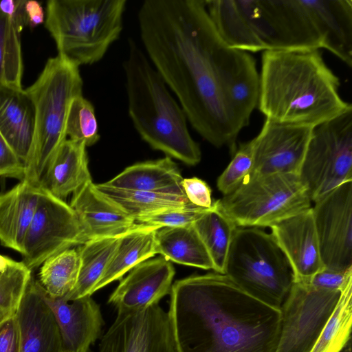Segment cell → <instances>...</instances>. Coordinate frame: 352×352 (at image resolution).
Masks as SVG:
<instances>
[{"instance_id": "6da1fadb", "label": "cell", "mask_w": 352, "mask_h": 352, "mask_svg": "<svg viewBox=\"0 0 352 352\" xmlns=\"http://www.w3.org/2000/svg\"><path fill=\"white\" fill-rule=\"evenodd\" d=\"M144 52L188 121L212 146L233 154L240 133L226 106L220 70L229 50L204 0H146L138 12Z\"/></svg>"}, {"instance_id": "7a4b0ae2", "label": "cell", "mask_w": 352, "mask_h": 352, "mask_svg": "<svg viewBox=\"0 0 352 352\" xmlns=\"http://www.w3.org/2000/svg\"><path fill=\"white\" fill-rule=\"evenodd\" d=\"M168 314L177 352H275L282 312L251 296L223 274L172 285Z\"/></svg>"}, {"instance_id": "3957f363", "label": "cell", "mask_w": 352, "mask_h": 352, "mask_svg": "<svg viewBox=\"0 0 352 352\" xmlns=\"http://www.w3.org/2000/svg\"><path fill=\"white\" fill-rule=\"evenodd\" d=\"M320 50H266L257 108L273 122L314 127L352 109Z\"/></svg>"}, {"instance_id": "277c9868", "label": "cell", "mask_w": 352, "mask_h": 352, "mask_svg": "<svg viewBox=\"0 0 352 352\" xmlns=\"http://www.w3.org/2000/svg\"><path fill=\"white\" fill-rule=\"evenodd\" d=\"M128 113L133 125L153 149L195 166L201 160L199 144L188 129L186 116L135 41L128 39L123 62Z\"/></svg>"}, {"instance_id": "5b68a950", "label": "cell", "mask_w": 352, "mask_h": 352, "mask_svg": "<svg viewBox=\"0 0 352 352\" xmlns=\"http://www.w3.org/2000/svg\"><path fill=\"white\" fill-rule=\"evenodd\" d=\"M80 67L57 55L49 58L34 82L25 89L34 109V133L24 163L23 179L40 185L45 170L67 139L65 126L72 100L82 95Z\"/></svg>"}, {"instance_id": "8992f818", "label": "cell", "mask_w": 352, "mask_h": 352, "mask_svg": "<svg viewBox=\"0 0 352 352\" xmlns=\"http://www.w3.org/2000/svg\"><path fill=\"white\" fill-rule=\"evenodd\" d=\"M126 0H50L45 26L58 55L79 67L100 61L123 30Z\"/></svg>"}, {"instance_id": "52a82bcc", "label": "cell", "mask_w": 352, "mask_h": 352, "mask_svg": "<svg viewBox=\"0 0 352 352\" xmlns=\"http://www.w3.org/2000/svg\"><path fill=\"white\" fill-rule=\"evenodd\" d=\"M223 274L245 292L280 309L294 281L292 267L272 234L255 227H237Z\"/></svg>"}, {"instance_id": "ba28073f", "label": "cell", "mask_w": 352, "mask_h": 352, "mask_svg": "<svg viewBox=\"0 0 352 352\" xmlns=\"http://www.w3.org/2000/svg\"><path fill=\"white\" fill-rule=\"evenodd\" d=\"M218 201L236 227H271L311 208L307 189L297 174L251 173Z\"/></svg>"}, {"instance_id": "9c48e42d", "label": "cell", "mask_w": 352, "mask_h": 352, "mask_svg": "<svg viewBox=\"0 0 352 352\" xmlns=\"http://www.w3.org/2000/svg\"><path fill=\"white\" fill-rule=\"evenodd\" d=\"M299 176L314 203L352 181V109L313 128Z\"/></svg>"}, {"instance_id": "30bf717a", "label": "cell", "mask_w": 352, "mask_h": 352, "mask_svg": "<svg viewBox=\"0 0 352 352\" xmlns=\"http://www.w3.org/2000/svg\"><path fill=\"white\" fill-rule=\"evenodd\" d=\"M266 50L322 49V39L302 0H236Z\"/></svg>"}, {"instance_id": "8fae6325", "label": "cell", "mask_w": 352, "mask_h": 352, "mask_svg": "<svg viewBox=\"0 0 352 352\" xmlns=\"http://www.w3.org/2000/svg\"><path fill=\"white\" fill-rule=\"evenodd\" d=\"M85 242L74 209L41 186L36 210L23 243V263L32 271L47 258Z\"/></svg>"}, {"instance_id": "7c38bea8", "label": "cell", "mask_w": 352, "mask_h": 352, "mask_svg": "<svg viewBox=\"0 0 352 352\" xmlns=\"http://www.w3.org/2000/svg\"><path fill=\"white\" fill-rule=\"evenodd\" d=\"M340 295V290L294 283L280 307L281 329L275 352H309Z\"/></svg>"}, {"instance_id": "4fadbf2b", "label": "cell", "mask_w": 352, "mask_h": 352, "mask_svg": "<svg viewBox=\"0 0 352 352\" xmlns=\"http://www.w3.org/2000/svg\"><path fill=\"white\" fill-rule=\"evenodd\" d=\"M324 268L352 267V181L338 186L311 207Z\"/></svg>"}, {"instance_id": "5bb4252c", "label": "cell", "mask_w": 352, "mask_h": 352, "mask_svg": "<svg viewBox=\"0 0 352 352\" xmlns=\"http://www.w3.org/2000/svg\"><path fill=\"white\" fill-rule=\"evenodd\" d=\"M99 352H177L168 312L158 304L118 312L101 339Z\"/></svg>"}, {"instance_id": "9a60e30c", "label": "cell", "mask_w": 352, "mask_h": 352, "mask_svg": "<svg viewBox=\"0 0 352 352\" xmlns=\"http://www.w3.org/2000/svg\"><path fill=\"white\" fill-rule=\"evenodd\" d=\"M314 127L282 124L265 119L252 140V173L299 175Z\"/></svg>"}, {"instance_id": "2e32d148", "label": "cell", "mask_w": 352, "mask_h": 352, "mask_svg": "<svg viewBox=\"0 0 352 352\" xmlns=\"http://www.w3.org/2000/svg\"><path fill=\"white\" fill-rule=\"evenodd\" d=\"M220 82L227 109L240 132L258 105L259 73L255 58L249 52L230 48L220 70Z\"/></svg>"}, {"instance_id": "e0dca14e", "label": "cell", "mask_w": 352, "mask_h": 352, "mask_svg": "<svg viewBox=\"0 0 352 352\" xmlns=\"http://www.w3.org/2000/svg\"><path fill=\"white\" fill-rule=\"evenodd\" d=\"M175 270L163 256L146 260L130 270L109 296L118 312H131L158 304L170 294Z\"/></svg>"}, {"instance_id": "ac0fdd59", "label": "cell", "mask_w": 352, "mask_h": 352, "mask_svg": "<svg viewBox=\"0 0 352 352\" xmlns=\"http://www.w3.org/2000/svg\"><path fill=\"white\" fill-rule=\"evenodd\" d=\"M270 228L292 267L294 283L309 284L311 278L324 269L311 208Z\"/></svg>"}, {"instance_id": "d6986e66", "label": "cell", "mask_w": 352, "mask_h": 352, "mask_svg": "<svg viewBox=\"0 0 352 352\" xmlns=\"http://www.w3.org/2000/svg\"><path fill=\"white\" fill-rule=\"evenodd\" d=\"M41 290L57 323L63 352H91L104 325L100 306L91 296L66 301L50 296L42 286Z\"/></svg>"}, {"instance_id": "ffe728a7", "label": "cell", "mask_w": 352, "mask_h": 352, "mask_svg": "<svg viewBox=\"0 0 352 352\" xmlns=\"http://www.w3.org/2000/svg\"><path fill=\"white\" fill-rule=\"evenodd\" d=\"M32 276L14 313L19 331V352H63L59 329Z\"/></svg>"}, {"instance_id": "44dd1931", "label": "cell", "mask_w": 352, "mask_h": 352, "mask_svg": "<svg viewBox=\"0 0 352 352\" xmlns=\"http://www.w3.org/2000/svg\"><path fill=\"white\" fill-rule=\"evenodd\" d=\"M69 205L77 214L86 241L120 236L138 224L101 194L92 180L72 194Z\"/></svg>"}, {"instance_id": "7402d4cb", "label": "cell", "mask_w": 352, "mask_h": 352, "mask_svg": "<svg viewBox=\"0 0 352 352\" xmlns=\"http://www.w3.org/2000/svg\"><path fill=\"white\" fill-rule=\"evenodd\" d=\"M324 48L352 66V0H302Z\"/></svg>"}, {"instance_id": "603a6c76", "label": "cell", "mask_w": 352, "mask_h": 352, "mask_svg": "<svg viewBox=\"0 0 352 352\" xmlns=\"http://www.w3.org/2000/svg\"><path fill=\"white\" fill-rule=\"evenodd\" d=\"M40 193V185L22 179L0 194V243L3 246L22 254Z\"/></svg>"}, {"instance_id": "cb8c5ba5", "label": "cell", "mask_w": 352, "mask_h": 352, "mask_svg": "<svg viewBox=\"0 0 352 352\" xmlns=\"http://www.w3.org/2000/svg\"><path fill=\"white\" fill-rule=\"evenodd\" d=\"M34 109L25 91L0 85V133L25 163L34 133Z\"/></svg>"}, {"instance_id": "d4e9b609", "label": "cell", "mask_w": 352, "mask_h": 352, "mask_svg": "<svg viewBox=\"0 0 352 352\" xmlns=\"http://www.w3.org/2000/svg\"><path fill=\"white\" fill-rule=\"evenodd\" d=\"M85 143L67 139L50 160L40 185L64 199L91 180Z\"/></svg>"}, {"instance_id": "484cf974", "label": "cell", "mask_w": 352, "mask_h": 352, "mask_svg": "<svg viewBox=\"0 0 352 352\" xmlns=\"http://www.w3.org/2000/svg\"><path fill=\"white\" fill-rule=\"evenodd\" d=\"M182 179L177 165L166 156L128 166L105 183L122 189L185 195Z\"/></svg>"}, {"instance_id": "4316f807", "label": "cell", "mask_w": 352, "mask_h": 352, "mask_svg": "<svg viewBox=\"0 0 352 352\" xmlns=\"http://www.w3.org/2000/svg\"><path fill=\"white\" fill-rule=\"evenodd\" d=\"M156 227L138 223L133 229L120 236L118 246L100 280L92 293L123 276L139 263L157 254Z\"/></svg>"}, {"instance_id": "83f0119b", "label": "cell", "mask_w": 352, "mask_h": 352, "mask_svg": "<svg viewBox=\"0 0 352 352\" xmlns=\"http://www.w3.org/2000/svg\"><path fill=\"white\" fill-rule=\"evenodd\" d=\"M205 4L217 32L228 47L249 53L265 51L236 0H206Z\"/></svg>"}, {"instance_id": "f1b7e54d", "label": "cell", "mask_w": 352, "mask_h": 352, "mask_svg": "<svg viewBox=\"0 0 352 352\" xmlns=\"http://www.w3.org/2000/svg\"><path fill=\"white\" fill-rule=\"evenodd\" d=\"M155 239L157 254L166 260L214 270L212 259L193 224L159 228Z\"/></svg>"}, {"instance_id": "f546056e", "label": "cell", "mask_w": 352, "mask_h": 352, "mask_svg": "<svg viewBox=\"0 0 352 352\" xmlns=\"http://www.w3.org/2000/svg\"><path fill=\"white\" fill-rule=\"evenodd\" d=\"M120 236L87 241L77 249L80 258L79 273L75 287L63 298L72 301L92 292L104 274L118 246Z\"/></svg>"}, {"instance_id": "4dcf8cb0", "label": "cell", "mask_w": 352, "mask_h": 352, "mask_svg": "<svg viewBox=\"0 0 352 352\" xmlns=\"http://www.w3.org/2000/svg\"><path fill=\"white\" fill-rule=\"evenodd\" d=\"M95 186L134 220L140 216L190 204L185 195L122 189L106 183L95 184Z\"/></svg>"}, {"instance_id": "1f68e13d", "label": "cell", "mask_w": 352, "mask_h": 352, "mask_svg": "<svg viewBox=\"0 0 352 352\" xmlns=\"http://www.w3.org/2000/svg\"><path fill=\"white\" fill-rule=\"evenodd\" d=\"M193 226L212 259L214 270L223 274L232 235L237 228L221 210L218 200L197 219Z\"/></svg>"}, {"instance_id": "d6a6232c", "label": "cell", "mask_w": 352, "mask_h": 352, "mask_svg": "<svg viewBox=\"0 0 352 352\" xmlns=\"http://www.w3.org/2000/svg\"><path fill=\"white\" fill-rule=\"evenodd\" d=\"M352 278L340 289L338 302L309 352H341L351 341Z\"/></svg>"}, {"instance_id": "836d02e7", "label": "cell", "mask_w": 352, "mask_h": 352, "mask_svg": "<svg viewBox=\"0 0 352 352\" xmlns=\"http://www.w3.org/2000/svg\"><path fill=\"white\" fill-rule=\"evenodd\" d=\"M23 28L0 9V85L22 89Z\"/></svg>"}, {"instance_id": "e575fe53", "label": "cell", "mask_w": 352, "mask_h": 352, "mask_svg": "<svg viewBox=\"0 0 352 352\" xmlns=\"http://www.w3.org/2000/svg\"><path fill=\"white\" fill-rule=\"evenodd\" d=\"M80 258L77 249L72 248L47 258L40 267L38 280L52 298H64L77 282Z\"/></svg>"}, {"instance_id": "d590c367", "label": "cell", "mask_w": 352, "mask_h": 352, "mask_svg": "<svg viewBox=\"0 0 352 352\" xmlns=\"http://www.w3.org/2000/svg\"><path fill=\"white\" fill-rule=\"evenodd\" d=\"M31 278L23 261L0 254V308L14 314Z\"/></svg>"}, {"instance_id": "8d00e7d4", "label": "cell", "mask_w": 352, "mask_h": 352, "mask_svg": "<svg viewBox=\"0 0 352 352\" xmlns=\"http://www.w3.org/2000/svg\"><path fill=\"white\" fill-rule=\"evenodd\" d=\"M65 131L69 140L82 142L87 147L100 139L94 107L82 95L76 97L69 105Z\"/></svg>"}, {"instance_id": "74e56055", "label": "cell", "mask_w": 352, "mask_h": 352, "mask_svg": "<svg viewBox=\"0 0 352 352\" xmlns=\"http://www.w3.org/2000/svg\"><path fill=\"white\" fill-rule=\"evenodd\" d=\"M254 155L252 140L240 144L234 157L218 177L219 190L226 195L234 190L249 175L253 169Z\"/></svg>"}, {"instance_id": "f35d334b", "label": "cell", "mask_w": 352, "mask_h": 352, "mask_svg": "<svg viewBox=\"0 0 352 352\" xmlns=\"http://www.w3.org/2000/svg\"><path fill=\"white\" fill-rule=\"evenodd\" d=\"M210 208H203L188 204L183 207L170 208L135 219L137 223L156 227H178L192 224Z\"/></svg>"}, {"instance_id": "ab89813d", "label": "cell", "mask_w": 352, "mask_h": 352, "mask_svg": "<svg viewBox=\"0 0 352 352\" xmlns=\"http://www.w3.org/2000/svg\"><path fill=\"white\" fill-rule=\"evenodd\" d=\"M182 186L187 199L192 205L203 208L212 206L211 189L204 180L197 177L183 178Z\"/></svg>"}, {"instance_id": "60d3db41", "label": "cell", "mask_w": 352, "mask_h": 352, "mask_svg": "<svg viewBox=\"0 0 352 352\" xmlns=\"http://www.w3.org/2000/svg\"><path fill=\"white\" fill-rule=\"evenodd\" d=\"M25 168L0 133V177L24 179Z\"/></svg>"}, {"instance_id": "b9f144b4", "label": "cell", "mask_w": 352, "mask_h": 352, "mask_svg": "<svg viewBox=\"0 0 352 352\" xmlns=\"http://www.w3.org/2000/svg\"><path fill=\"white\" fill-rule=\"evenodd\" d=\"M352 278V267L346 271L322 269L316 274L309 284L319 288L340 290Z\"/></svg>"}, {"instance_id": "7bdbcfd3", "label": "cell", "mask_w": 352, "mask_h": 352, "mask_svg": "<svg viewBox=\"0 0 352 352\" xmlns=\"http://www.w3.org/2000/svg\"><path fill=\"white\" fill-rule=\"evenodd\" d=\"M0 352H19V331L14 314L0 323Z\"/></svg>"}, {"instance_id": "ee69618b", "label": "cell", "mask_w": 352, "mask_h": 352, "mask_svg": "<svg viewBox=\"0 0 352 352\" xmlns=\"http://www.w3.org/2000/svg\"><path fill=\"white\" fill-rule=\"evenodd\" d=\"M25 12L27 25L30 28H36L45 22V13L42 6L38 1H26L25 3Z\"/></svg>"}, {"instance_id": "f6af8a7d", "label": "cell", "mask_w": 352, "mask_h": 352, "mask_svg": "<svg viewBox=\"0 0 352 352\" xmlns=\"http://www.w3.org/2000/svg\"><path fill=\"white\" fill-rule=\"evenodd\" d=\"M14 314L0 308V323Z\"/></svg>"}, {"instance_id": "bcb514c9", "label": "cell", "mask_w": 352, "mask_h": 352, "mask_svg": "<svg viewBox=\"0 0 352 352\" xmlns=\"http://www.w3.org/2000/svg\"><path fill=\"white\" fill-rule=\"evenodd\" d=\"M344 352H351V341L345 346V349L344 350Z\"/></svg>"}]
</instances>
